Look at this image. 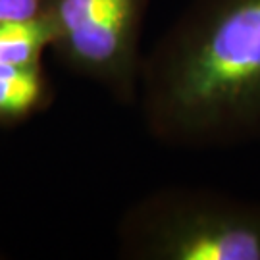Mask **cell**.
Returning <instances> with one entry per match:
<instances>
[{"label": "cell", "instance_id": "6da1fadb", "mask_svg": "<svg viewBox=\"0 0 260 260\" xmlns=\"http://www.w3.org/2000/svg\"><path fill=\"white\" fill-rule=\"evenodd\" d=\"M170 114L191 127L260 133V0H218L164 75Z\"/></svg>", "mask_w": 260, "mask_h": 260}, {"label": "cell", "instance_id": "7a4b0ae2", "mask_svg": "<svg viewBox=\"0 0 260 260\" xmlns=\"http://www.w3.org/2000/svg\"><path fill=\"white\" fill-rule=\"evenodd\" d=\"M133 12V0H106L83 25L68 33L77 54L91 62H106L120 50Z\"/></svg>", "mask_w": 260, "mask_h": 260}, {"label": "cell", "instance_id": "3957f363", "mask_svg": "<svg viewBox=\"0 0 260 260\" xmlns=\"http://www.w3.org/2000/svg\"><path fill=\"white\" fill-rule=\"evenodd\" d=\"M52 35V25L37 16L0 23V64H35V56Z\"/></svg>", "mask_w": 260, "mask_h": 260}, {"label": "cell", "instance_id": "277c9868", "mask_svg": "<svg viewBox=\"0 0 260 260\" xmlns=\"http://www.w3.org/2000/svg\"><path fill=\"white\" fill-rule=\"evenodd\" d=\"M39 91L35 64H0V114L25 112L37 101Z\"/></svg>", "mask_w": 260, "mask_h": 260}, {"label": "cell", "instance_id": "5b68a950", "mask_svg": "<svg viewBox=\"0 0 260 260\" xmlns=\"http://www.w3.org/2000/svg\"><path fill=\"white\" fill-rule=\"evenodd\" d=\"M106 0H64L60 6V25L68 33L83 25Z\"/></svg>", "mask_w": 260, "mask_h": 260}, {"label": "cell", "instance_id": "8992f818", "mask_svg": "<svg viewBox=\"0 0 260 260\" xmlns=\"http://www.w3.org/2000/svg\"><path fill=\"white\" fill-rule=\"evenodd\" d=\"M39 0H0V23L21 21L37 16Z\"/></svg>", "mask_w": 260, "mask_h": 260}]
</instances>
